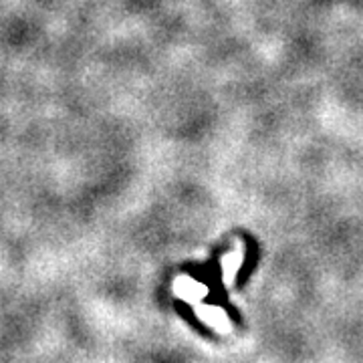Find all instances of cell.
<instances>
[{
    "label": "cell",
    "mask_w": 363,
    "mask_h": 363,
    "mask_svg": "<svg viewBox=\"0 0 363 363\" xmlns=\"http://www.w3.org/2000/svg\"><path fill=\"white\" fill-rule=\"evenodd\" d=\"M242 259H245V252H234L228 259H224V285H230L233 283L234 274L238 271Z\"/></svg>",
    "instance_id": "3"
},
{
    "label": "cell",
    "mask_w": 363,
    "mask_h": 363,
    "mask_svg": "<svg viewBox=\"0 0 363 363\" xmlns=\"http://www.w3.org/2000/svg\"><path fill=\"white\" fill-rule=\"evenodd\" d=\"M196 313H198V317L204 321L210 327H214L218 333H230L233 331V323H230V319H228V315L218 309V307H208V305H196Z\"/></svg>",
    "instance_id": "1"
},
{
    "label": "cell",
    "mask_w": 363,
    "mask_h": 363,
    "mask_svg": "<svg viewBox=\"0 0 363 363\" xmlns=\"http://www.w3.org/2000/svg\"><path fill=\"white\" fill-rule=\"evenodd\" d=\"M176 293H180L182 298H186V301H190L192 305H198L200 303V298L206 295V289L200 285V283H196V281H190V279H180V281H176Z\"/></svg>",
    "instance_id": "2"
}]
</instances>
